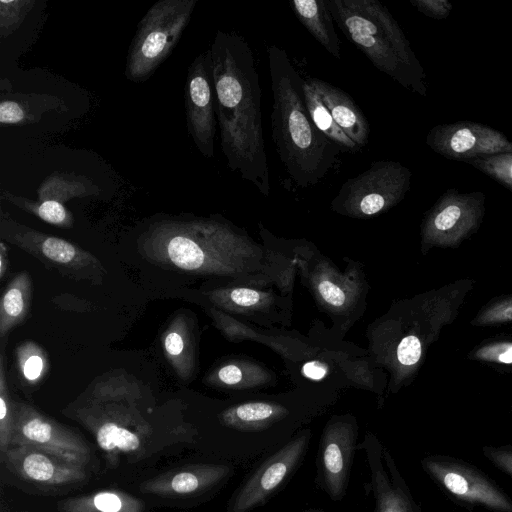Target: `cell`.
Returning <instances> with one entry per match:
<instances>
[{
	"mask_svg": "<svg viewBox=\"0 0 512 512\" xmlns=\"http://www.w3.org/2000/svg\"><path fill=\"white\" fill-rule=\"evenodd\" d=\"M137 248L148 262L198 276L265 281V252L244 231L219 216L166 218L139 236Z\"/></svg>",
	"mask_w": 512,
	"mask_h": 512,
	"instance_id": "3957f363",
	"label": "cell"
},
{
	"mask_svg": "<svg viewBox=\"0 0 512 512\" xmlns=\"http://www.w3.org/2000/svg\"><path fill=\"white\" fill-rule=\"evenodd\" d=\"M100 188L88 177L75 172L55 171L37 189L36 201H55L64 204L73 198L95 196Z\"/></svg>",
	"mask_w": 512,
	"mask_h": 512,
	"instance_id": "4316f807",
	"label": "cell"
},
{
	"mask_svg": "<svg viewBox=\"0 0 512 512\" xmlns=\"http://www.w3.org/2000/svg\"><path fill=\"white\" fill-rule=\"evenodd\" d=\"M481 451L495 468L512 479V444L484 445Z\"/></svg>",
	"mask_w": 512,
	"mask_h": 512,
	"instance_id": "f35d334b",
	"label": "cell"
},
{
	"mask_svg": "<svg viewBox=\"0 0 512 512\" xmlns=\"http://www.w3.org/2000/svg\"><path fill=\"white\" fill-rule=\"evenodd\" d=\"M0 197L2 200L35 215L51 225L64 229L72 228L74 225L72 212L62 203L55 201H32L26 197L14 195L10 191H2Z\"/></svg>",
	"mask_w": 512,
	"mask_h": 512,
	"instance_id": "4dcf8cb0",
	"label": "cell"
},
{
	"mask_svg": "<svg viewBox=\"0 0 512 512\" xmlns=\"http://www.w3.org/2000/svg\"><path fill=\"white\" fill-rule=\"evenodd\" d=\"M303 92L307 110L317 129L337 144L342 151L356 153L360 148L338 127L331 113L306 79H304Z\"/></svg>",
	"mask_w": 512,
	"mask_h": 512,
	"instance_id": "83f0119b",
	"label": "cell"
},
{
	"mask_svg": "<svg viewBox=\"0 0 512 512\" xmlns=\"http://www.w3.org/2000/svg\"><path fill=\"white\" fill-rule=\"evenodd\" d=\"M512 191V152L467 161Z\"/></svg>",
	"mask_w": 512,
	"mask_h": 512,
	"instance_id": "8d00e7d4",
	"label": "cell"
},
{
	"mask_svg": "<svg viewBox=\"0 0 512 512\" xmlns=\"http://www.w3.org/2000/svg\"><path fill=\"white\" fill-rule=\"evenodd\" d=\"M410 185L409 168L394 160H376L342 184L331 201V209L353 218L376 216L402 201Z\"/></svg>",
	"mask_w": 512,
	"mask_h": 512,
	"instance_id": "ba28073f",
	"label": "cell"
},
{
	"mask_svg": "<svg viewBox=\"0 0 512 512\" xmlns=\"http://www.w3.org/2000/svg\"><path fill=\"white\" fill-rule=\"evenodd\" d=\"M197 0H160L142 17L127 53L125 76L147 81L179 42Z\"/></svg>",
	"mask_w": 512,
	"mask_h": 512,
	"instance_id": "52a82bcc",
	"label": "cell"
},
{
	"mask_svg": "<svg viewBox=\"0 0 512 512\" xmlns=\"http://www.w3.org/2000/svg\"><path fill=\"white\" fill-rule=\"evenodd\" d=\"M218 308L231 312L259 309L268 304V293L248 287H225L209 290L205 293Z\"/></svg>",
	"mask_w": 512,
	"mask_h": 512,
	"instance_id": "f546056e",
	"label": "cell"
},
{
	"mask_svg": "<svg viewBox=\"0 0 512 512\" xmlns=\"http://www.w3.org/2000/svg\"><path fill=\"white\" fill-rule=\"evenodd\" d=\"M288 410L271 402H247L232 406L220 415V422L237 430H260L286 417Z\"/></svg>",
	"mask_w": 512,
	"mask_h": 512,
	"instance_id": "484cf974",
	"label": "cell"
},
{
	"mask_svg": "<svg viewBox=\"0 0 512 512\" xmlns=\"http://www.w3.org/2000/svg\"><path fill=\"white\" fill-rule=\"evenodd\" d=\"M185 412L184 402L159 400L149 385L122 368L95 377L62 410L91 433L112 467L192 443L197 431Z\"/></svg>",
	"mask_w": 512,
	"mask_h": 512,
	"instance_id": "6da1fadb",
	"label": "cell"
},
{
	"mask_svg": "<svg viewBox=\"0 0 512 512\" xmlns=\"http://www.w3.org/2000/svg\"><path fill=\"white\" fill-rule=\"evenodd\" d=\"M145 504L121 490H102L57 502L59 512H143Z\"/></svg>",
	"mask_w": 512,
	"mask_h": 512,
	"instance_id": "cb8c5ba5",
	"label": "cell"
},
{
	"mask_svg": "<svg viewBox=\"0 0 512 512\" xmlns=\"http://www.w3.org/2000/svg\"><path fill=\"white\" fill-rule=\"evenodd\" d=\"M14 402L8 387L4 353L2 352L0 355V454L10 447L14 422Z\"/></svg>",
	"mask_w": 512,
	"mask_h": 512,
	"instance_id": "d590c367",
	"label": "cell"
},
{
	"mask_svg": "<svg viewBox=\"0 0 512 512\" xmlns=\"http://www.w3.org/2000/svg\"><path fill=\"white\" fill-rule=\"evenodd\" d=\"M289 5L300 23L334 58L341 59L340 40L326 0H294Z\"/></svg>",
	"mask_w": 512,
	"mask_h": 512,
	"instance_id": "603a6c76",
	"label": "cell"
},
{
	"mask_svg": "<svg viewBox=\"0 0 512 512\" xmlns=\"http://www.w3.org/2000/svg\"><path fill=\"white\" fill-rule=\"evenodd\" d=\"M426 143L436 153L464 162L512 152V142L504 134L472 121L437 125L427 134Z\"/></svg>",
	"mask_w": 512,
	"mask_h": 512,
	"instance_id": "5bb4252c",
	"label": "cell"
},
{
	"mask_svg": "<svg viewBox=\"0 0 512 512\" xmlns=\"http://www.w3.org/2000/svg\"><path fill=\"white\" fill-rule=\"evenodd\" d=\"M312 282L318 297L327 307L345 309L354 297V292L348 290L345 282L334 279L329 272H319Z\"/></svg>",
	"mask_w": 512,
	"mask_h": 512,
	"instance_id": "d6a6232c",
	"label": "cell"
},
{
	"mask_svg": "<svg viewBox=\"0 0 512 512\" xmlns=\"http://www.w3.org/2000/svg\"><path fill=\"white\" fill-rule=\"evenodd\" d=\"M468 359L499 366H512V338H491L474 347Z\"/></svg>",
	"mask_w": 512,
	"mask_h": 512,
	"instance_id": "e575fe53",
	"label": "cell"
},
{
	"mask_svg": "<svg viewBox=\"0 0 512 512\" xmlns=\"http://www.w3.org/2000/svg\"><path fill=\"white\" fill-rule=\"evenodd\" d=\"M232 473L223 464H195L177 468L145 480L140 491L161 497H187L206 492Z\"/></svg>",
	"mask_w": 512,
	"mask_h": 512,
	"instance_id": "d6986e66",
	"label": "cell"
},
{
	"mask_svg": "<svg viewBox=\"0 0 512 512\" xmlns=\"http://www.w3.org/2000/svg\"><path fill=\"white\" fill-rule=\"evenodd\" d=\"M35 0L0 1V37L14 33L35 5Z\"/></svg>",
	"mask_w": 512,
	"mask_h": 512,
	"instance_id": "74e56055",
	"label": "cell"
},
{
	"mask_svg": "<svg viewBox=\"0 0 512 512\" xmlns=\"http://www.w3.org/2000/svg\"><path fill=\"white\" fill-rule=\"evenodd\" d=\"M345 37L382 73L426 95L425 72L403 30L378 0H326Z\"/></svg>",
	"mask_w": 512,
	"mask_h": 512,
	"instance_id": "5b68a950",
	"label": "cell"
},
{
	"mask_svg": "<svg viewBox=\"0 0 512 512\" xmlns=\"http://www.w3.org/2000/svg\"><path fill=\"white\" fill-rule=\"evenodd\" d=\"M512 323V293L493 297L471 320L474 327H495Z\"/></svg>",
	"mask_w": 512,
	"mask_h": 512,
	"instance_id": "836d02e7",
	"label": "cell"
},
{
	"mask_svg": "<svg viewBox=\"0 0 512 512\" xmlns=\"http://www.w3.org/2000/svg\"><path fill=\"white\" fill-rule=\"evenodd\" d=\"M511 411H512V404H511Z\"/></svg>",
	"mask_w": 512,
	"mask_h": 512,
	"instance_id": "7bdbcfd3",
	"label": "cell"
},
{
	"mask_svg": "<svg viewBox=\"0 0 512 512\" xmlns=\"http://www.w3.org/2000/svg\"><path fill=\"white\" fill-rule=\"evenodd\" d=\"M0 237L63 277L100 285L107 274L99 259L89 251L23 225L3 210L0 212Z\"/></svg>",
	"mask_w": 512,
	"mask_h": 512,
	"instance_id": "9c48e42d",
	"label": "cell"
},
{
	"mask_svg": "<svg viewBox=\"0 0 512 512\" xmlns=\"http://www.w3.org/2000/svg\"><path fill=\"white\" fill-rule=\"evenodd\" d=\"M272 90V139L280 161L300 188L318 184L339 160L342 149L314 125L307 110L304 79L285 49L267 48Z\"/></svg>",
	"mask_w": 512,
	"mask_h": 512,
	"instance_id": "277c9868",
	"label": "cell"
},
{
	"mask_svg": "<svg viewBox=\"0 0 512 512\" xmlns=\"http://www.w3.org/2000/svg\"><path fill=\"white\" fill-rule=\"evenodd\" d=\"M0 460L17 477L38 485L62 487L87 478L84 467L29 446H10Z\"/></svg>",
	"mask_w": 512,
	"mask_h": 512,
	"instance_id": "ac0fdd59",
	"label": "cell"
},
{
	"mask_svg": "<svg viewBox=\"0 0 512 512\" xmlns=\"http://www.w3.org/2000/svg\"><path fill=\"white\" fill-rule=\"evenodd\" d=\"M410 3L418 11L434 19L447 18L453 8L447 0H410Z\"/></svg>",
	"mask_w": 512,
	"mask_h": 512,
	"instance_id": "ab89813d",
	"label": "cell"
},
{
	"mask_svg": "<svg viewBox=\"0 0 512 512\" xmlns=\"http://www.w3.org/2000/svg\"><path fill=\"white\" fill-rule=\"evenodd\" d=\"M424 472L455 504L469 511L512 512V498L474 464L445 454H430L420 462Z\"/></svg>",
	"mask_w": 512,
	"mask_h": 512,
	"instance_id": "30bf717a",
	"label": "cell"
},
{
	"mask_svg": "<svg viewBox=\"0 0 512 512\" xmlns=\"http://www.w3.org/2000/svg\"><path fill=\"white\" fill-rule=\"evenodd\" d=\"M268 375L260 367L236 361L222 364L205 377V383L210 386L230 389H243L259 385L267 381Z\"/></svg>",
	"mask_w": 512,
	"mask_h": 512,
	"instance_id": "f1b7e54d",
	"label": "cell"
},
{
	"mask_svg": "<svg viewBox=\"0 0 512 512\" xmlns=\"http://www.w3.org/2000/svg\"><path fill=\"white\" fill-rule=\"evenodd\" d=\"M8 248L3 241L0 242V278L3 279L8 267H9V259H8Z\"/></svg>",
	"mask_w": 512,
	"mask_h": 512,
	"instance_id": "b9f144b4",
	"label": "cell"
},
{
	"mask_svg": "<svg viewBox=\"0 0 512 512\" xmlns=\"http://www.w3.org/2000/svg\"><path fill=\"white\" fill-rule=\"evenodd\" d=\"M185 114L190 137L206 158L214 155L216 96L208 50L190 64L184 92Z\"/></svg>",
	"mask_w": 512,
	"mask_h": 512,
	"instance_id": "4fadbf2b",
	"label": "cell"
},
{
	"mask_svg": "<svg viewBox=\"0 0 512 512\" xmlns=\"http://www.w3.org/2000/svg\"><path fill=\"white\" fill-rule=\"evenodd\" d=\"M461 278L402 301L393 320L391 363L395 385L407 384L423 364L428 348L459 316L475 287Z\"/></svg>",
	"mask_w": 512,
	"mask_h": 512,
	"instance_id": "8992f818",
	"label": "cell"
},
{
	"mask_svg": "<svg viewBox=\"0 0 512 512\" xmlns=\"http://www.w3.org/2000/svg\"><path fill=\"white\" fill-rule=\"evenodd\" d=\"M208 52L227 166L268 196L261 86L252 48L241 35L218 30Z\"/></svg>",
	"mask_w": 512,
	"mask_h": 512,
	"instance_id": "7a4b0ae2",
	"label": "cell"
},
{
	"mask_svg": "<svg viewBox=\"0 0 512 512\" xmlns=\"http://www.w3.org/2000/svg\"><path fill=\"white\" fill-rule=\"evenodd\" d=\"M357 426L348 418H336L325 427L320 443V473L328 495L341 499L346 491L356 449Z\"/></svg>",
	"mask_w": 512,
	"mask_h": 512,
	"instance_id": "e0dca14e",
	"label": "cell"
},
{
	"mask_svg": "<svg viewBox=\"0 0 512 512\" xmlns=\"http://www.w3.org/2000/svg\"><path fill=\"white\" fill-rule=\"evenodd\" d=\"M360 447L369 468L374 512H421L389 450L371 433Z\"/></svg>",
	"mask_w": 512,
	"mask_h": 512,
	"instance_id": "2e32d148",
	"label": "cell"
},
{
	"mask_svg": "<svg viewBox=\"0 0 512 512\" xmlns=\"http://www.w3.org/2000/svg\"><path fill=\"white\" fill-rule=\"evenodd\" d=\"M485 194L447 190L427 211L421 224V250L457 248L480 227Z\"/></svg>",
	"mask_w": 512,
	"mask_h": 512,
	"instance_id": "8fae6325",
	"label": "cell"
},
{
	"mask_svg": "<svg viewBox=\"0 0 512 512\" xmlns=\"http://www.w3.org/2000/svg\"><path fill=\"white\" fill-rule=\"evenodd\" d=\"M32 294V281L27 272L17 273L8 282L0 300V338L26 319Z\"/></svg>",
	"mask_w": 512,
	"mask_h": 512,
	"instance_id": "d4e9b609",
	"label": "cell"
},
{
	"mask_svg": "<svg viewBox=\"0 0 512 512\" xmlns=\"http://www.w3.org/2000/svg\"><path fill=\"white\" fill-rule=\"evenodd\" d=\"M10 446L33 447L84 468L91 459L90 446L78 432L25 402H14Z\"/></svg>",
	"mask_w": 512,
	"mask_h": 512,
	"instance_id": "7c38bea8",
	"label": "cell"
},
{
	"mask_svg": "<svg viewBox=\"0 0 512 512\" xmlns=\"http://www.w3.org/2000/svg\"><path fill=\"white\" fill-rule=\"evenodd\" d=\"M328 368L320 361H310L303 365L302 373L312 380H321L327 374Z\"/></svg>",
	"mask_w": 512,
	"mask_h": 512,
	"instance_id": "60d3db41",
	"label": "cell"
},
{
	"mask_svg": "<svg viewBox=\"0 0 512 512\" xmlns=\"http://www.w3.org/2000/svg\"><path fill=\"white\" fill-rule=\"evenodd\" d=\"M68 107L56 96L48 94H1L0 122L3 125H25L38 122L49 111H66Z\"/></svg>",
	"mask_w": 512,
	"mask_h": 512,
	"instance_id": "7402d4cb",
	"label": "cell"
},
{
	"mask_svg": "<svg viewBox=\"0 0 512 512\" xmlns=\"http://www.w3.org/2000/svg\"><path fill=\"white\" fill-rule=\"evenodd\" d=\"M164 355L183 382L190 381L196 369L197 346L195 324L187 313L172 318L162 335Z\"/></svg>",
	"mask_w": 512,
	"mask_h": 512,
	"instance_id": "44dd1931",
	"label": "cell"
},
{
	"mask_svg": "<svg viewBox=\"0 0 512 512\" xmlns=\"http://www.w3.org/2000/svg\"><path fill=\"white\" fill-rule=\"evenodd\" d=\"M306 81L318 94L338 127L359 148L364 147L369 139V123L350 95L319 78L309 77Z\"/></svg>",
	"mask_w": 512,
	"mask_h": 512,
	"instance_id": "ffe728a7",
	"label": "cell"
},
{
	"mask_svg": "<svg viewBox=\"0 0 512 512\" xmlns=\"http://www.w3.org/2000/svg\"><path fill=\"white\" fill-rule=\"evenodd\" d=\"M310 433L303 432L265 460L233 497L228 512H250L284 483L302 459Z\"/></svg>",
	"mask_w": 512,
	"mask_h": 512,
	"instance_id": "9a60e30c",
	"label": "cell"
},
{
	"mask_svg": "<svg viewBox=\"0 0 512 512\" xmlns=\"http://www.w3.org/2000/svg\"><path fill=\"white\" fill-rule=\"evenodd\" d=\"M16 361L23 379L30 385L40 382L49 370L46 352L30 340L23 341L17 346Z\"/></svg>",
	"mask_w": 512,
	"mask_h": 512,
	"instance_id": "1f68e13d",
	"label": "cell"
}]
</instances>
